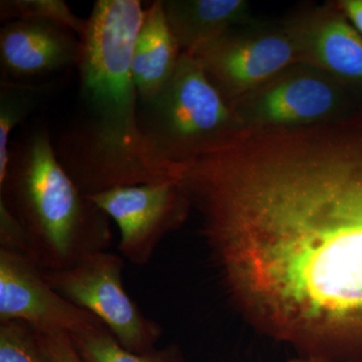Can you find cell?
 Here are the masks:
<instances>
[{
    "label": "cell",
    "instance_id": "1",
    "mask_svg": "<svg viewBox=\"0 0 362 362\" xmlns=\"http://www.w3.org/2000/svg\"><path fill=\"white\" fill-rule=\"evenodd\" d=\"M144 11L138 0H98L81 39L77 105L52 142L62 165L87 197L175 180L152 165L138 125L132 54Z\"/></svg>",
    "mask_w": 362,
    "mask_h": 362
},
{
    "label": "cell",
    "instance_id": "2",
    "mask_svg": "<svg viewBox=\"0 0 362 362\" xmlns=\"http://www.w3.org/2000/svg\"><path fill=\"white\" fill-rule=\"evenodd\" d=\"M0 202L23 226L28 256L42 270H66L111 246V218L63 168L45 124L11 140Z\"/></svg>",
    "mask_w": 362,
    "mask_h": 362
},
{
    "label": "cell",
    "instance_id": "3",
    "mask_svg": "<svg viewBox=\"0 0 362 362\" xmlns=\"http://www.w3.org/2000/svg\"><path fill=\"white\" fill-rule=\"evenodd\" d=\"M138 125L149 161L173 180L171 168L240 128L232 107L187 54L163 89L150 101L139 102Z\"/></svg>",
    "mask_w": 362,
    "mask_h": 362
},
{
    "label": "cell",
    "instance_id": "4",
    "mask_svg": "<svg viewBox=\"0 0 362 362\" xmlns=\"http://www.w3.org/2000/svg\"><path fill=\"white\" fill-rule=\"evenodd\" d=\"M233 28L190 56L230 107L298 64L304 63L296 21Z\"/></svg>",
    "mask_w": 362,
    "mask_h": 362
},
{
    "label": "cell",
    "instance_id": "5",
    "mask_svg": "<svg viewBox=\"0 0 362 362\" xmlns=\"http://www.w3.org/2000/svg\"><path fill=\"white\" fill-rule=\"evenodd\" d=\"M124 263L120 255L104 251L66 270L42 272L51 287L99 319L124 349L146 354L156 349L162 328L145 316L126 292Z\"/></svg>",
    "mask_w": 362,
    "mask_h": 362
},
{
    "label": "cell",
    "instance_id": "6",
    "mask_svg": "<svg viewBox=\"0 0 362 362\" xmlns=\"http://www.w3.org/2000/svg\"><path fill=\"white\" fill-rule=\"evenodd\" d=\"M89 197L115 221L120 256L136 266L151 261L161 240L185 223L192 209L176 180L119 187Z\"/></svg>",
    "mask_w": 362,
    "mask_h": 362
},
{
    "label": "cell",
    "instance_id": "7",
    "mask_svg": "<svg viewBox=\"0 0 362 362\" xmlns=\"http://www.w3.org/2000/svg\"><path fill=\"white\" fill-rule=\"evenodd\" d=\"M11 320L69 337L106 327L51 287L30 257L0 247V322Z\"/></svg>",
    "mask_w": 362,
    "mask_h": 362
},
{
    "label": "cell",
    "instance_id": "8",
    "mask_svg": "<svg viewBox=\"0 0 362 362\" xmlns=\"http://www.w3.org/2000/svg\"><path fill=\"white\" fill-rule=\"evenodd\" d=\"M308 66H295L233 107L240 127H302L328 122L342 103L337 81Z\"/></svg>",
    "mask_w": 362,
    "mask_h": 362
},
{
    "label": "cell",
    "instance_id": "9",
    "mask_svg": "<svg viewBox=\"0 0 362 362\" xmlns=\"http://www.w3.org/2000/svg\"><path fill=\"white\" fill-rule=\"evenodd\" d=\"M82 40L51 21L18 20L0 30L1 81L30 83L78 65Z\"/></svg>",
    "mask_w": 362,
    "mask_h": 362
},
{
    "label": "cell",
    "instance_id": "10",
    "mask_svg": "<svg viewBox=\"0 0 362 362\" xmlns=\"http://www.w3.org/2000/svg\"><path fill=\"white\" fill-rule=\"evenodd\" d=\"M304 65L341 82L362 84V35L337 4V11H319L296 21Z\"/></svg>",
    "mask_w": 362,
    "mask_h": 362
},
{
    "label": "cell",
    "instance_id": "11",
    "mask_svg": "<svg viewBox=\"0 0 362 362\" xmlns=\"http://www.w3.org/2000/svg\"><path fill=\"white\" fill-rule=\"evenodd\" d=\"M182 52L169 28L162 0L152 2L144 16L132 54V73L139 102L158 94L173 78Z\"/></svg>",
    "mask_w": 362,
    "mask_h": 362
},
{
    "label": "cell",
    "instance_id": "12",
    "mask_svg": "<svg viewBox=\"0 0 362 362\" xmlns=\"http://www.w3.org/2000/svg\"><path fill=\"white\" fill-rule=\"evenodd\" d=\"M169 28L182 54H192L237 26L246 25L244 0H162Z\"/></svg>",
    "mask_w": 362,
    "mask_h": 362
},
{
    "label": "cell",
    "instance_id": "13",
    "mask_svg": "<svg viewBox=\"0 0 362 362\" xmlns=\"http://www.w3.org/2000/svg\"><path fill=\"white\" fill-rule=\"evenodd\" d=\"M54 83L0 81V180L6 173L13 132L54 92Z\"/></svg>",
    "mask_w": 362,
    "mask_h": 362
},
{
    "label": "cell",
    "instance_id": "14",
    "mask_svg": "<svg viewBox=\"0 0 362 362\" xmlns=\"http://www.w3.org/2000/svg\"><path fill=\"white\" fill-rule=\"evenodd\" d=\"M70 337L83 362H185L182 352L175 344L146 354L129 351L106 327Z\"/></svg>",
    "mask_w": 362,
    "mask_h": 362
},
{
    "label": "cell",
    "instance_id": "15",
    "mask_svg": "<svg viewBox=\"0 0 362 362\" xmlns=\"http://www.w3.org/2000/svg\"><path fill=\"white\" fill-rule=\"evenodd\" d=\"M0 20L4 23L18 20L51 21L70 28L82 39L88 18H81L64 0H1Z\"/></svg>",
    "mask_w": 362,
    "mask_h": 362
},
{
    "label": "cell",
    "instance_id": "16",
    "mask_svg": "<svg viewBox=\"0 0 362 362\" xmlns=\"http://www.w3.org/2000/svg\"><path fill=\"white\" fill-rule=\"evenodd\" d=\"M0 362H52L39 335L23 321L0 322Z\"/></svg>",
    "mask_w": 362,
    "mask_h": 362
},
{
    "label": "cell",
    "instance_id": "17",
    "mask_svg": "<svg viewBox=\"0 0 362 362\" xmlns=\"http://www.w3.org/2000/svg\"><path fill=\"white\" fill-rule=\"evenodd\" d=\"M0 247L23 252L28 256L25 230L18 218L0 202Z\"/></svg>",
    "mask_w": 362,
    "mask_h": 362
},
{
    "label": "cell",
    "instance_id": "18",
    "mask_svg": "<svg viewBox=\"0 0 362 362\" xmlns=\"http://www.w3.org/2000/svg\"><path fill=\"white\" fill-rule=\"evenodd\" d=\"M37 335L42 349L52 362H83L69 335L42 332H37Z\"/></svg>",
    "mask_w": 362,
    "mask_h": 362
},
{
    "label": "cell",
    "instance_id": "19",
    "mask_svg": "<svg viewBox=\"0 0 362 362\" xmlns=\"http://www.w3.org/2000/svg\"><path fill=\"white\" fill-rule=\"evenodd\" d=\"M338 6L362 35V0H343Z\"/></svg>",
    "mask_w": 362,
    "mask_h": 362
},
{
    "label": "cell",
    "instance_id": "20",
    "mask_svg": "<svg viewBox=\"0 0 362 362\" xmlns=\"http://www.w3.org/2000/svg\"><path fill=\"white\" fill-rule=\"evenodd\" d=\"M287 362H362V361H361V359H358V361H330V359H325V358H316V357L301 356V357H299V358L292 359V361H289Z\"/></svg>",
    "mask_w": 362,
    "mask_h": 362
},
{
    "label": "cell",
    "instance_id": "21",
    "mask_svg": "<svg viewBox=\"0 0 362 362\" xmlns=\"http://www.w3.org/2000/svg\"><path fill=\"white\" fill-rule=\"evenodd\" d=\"M361 361H362V358H361Z\"/></svg>",
    "mask_w": 362,
    "mask_h": 362
}]
</instances>
